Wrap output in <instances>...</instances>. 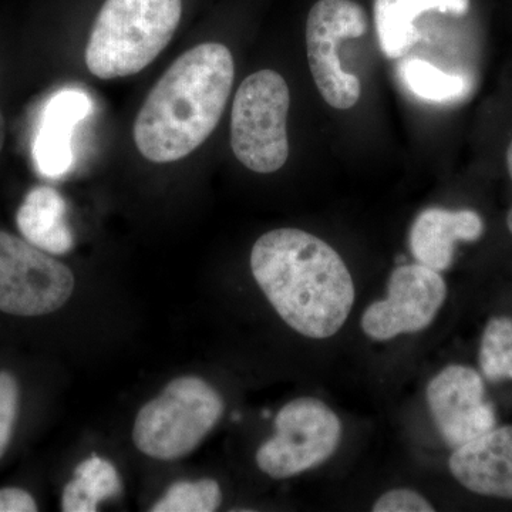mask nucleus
<instances>
[{"mask_svg":"<svg viewBox=\"0 0 512 512\" xmlns=\"http://www.w3.org/2000/svg\"><path fill=\"white\" fill-rule=\"evenodd\" d=\"M251 271L276 313L306 338L336 335L355 303V284L342 256L302 229L262 235L251 251Z\"/></svg>","mask_w":512,"mask_h":512,"instance_id":"obj_1","label":"nucleus"},{"mask_svg":"<svg viewBox=\"0 0 512 512\" xmlns=\"http://www.w3.org/2000/svg\"><path fill=\"white\" fill-rule=\"evenodd\" d=\"M235 63L221 43H201L178 57L148 93L134 123V143L151 163L183 160L207 141L227 106Z\"/></svg>","mask_w":512,"mask_h":512,"instance_id":"obj_2","label":"nucleus"},{"mask_svg":"<svg viewBox=\"0 0 512 512\" xmlns=\"http://www.w3.org/2000/svg\"><path fill=\"white\" fill-rule=\"evenodd\" d=\"M181 16L183 0H106L87 43V69L101 80L140 73L171 42Z\"/></svg>","mask_w":512,"mask_h":512,"instance_id":"obj_3","label":"nucleus"},{"mask_svg":"<svg viewBox=\"0 0 512 512\" xmlns=\"http://www.w3.org/2000/svg\"><path fill=\"white\" fill-rule=\"evenodd\" d=\"M224 410V399L210 383L197 376L177 377L141 407L134 421V444L156 460H180L197 450Z\"/></svg>","mask_w":512,"mask_h":512,"instance_id":"obj_4","label":"nucleus"},{"mask_svg":"<svg viewBox=\"0 0 512 512\" xmlns=\"http://www.w3.org/2000/svg\"><path fill=\"white\" fill-rule=\"evenodd\" d=\"M289 106L288 84L274 70L251 74L239 86L232 104L231 147L248 170L271 174L288 161Z\"/></svg>","mask_w":512,"mask_h":512,"instance_id":"obj_5","label":"nucleus"},{"mask_svg":"<svg viewBox=\"0 0 512 512\" xmlns=\"http://www.w3.org/2000/svg\"><path fill=\"white\" fill-rule=\"evenodd\" d=\"M342 437V423L318 399L302 397L285 404L275 417V434L256 451L266 476L285 480L325 463Z\"/></svg>","mask_w":512,"mask_h":512,"instance_id":"obj_6","label":"nucleus"},{"mask_svg":"<svg viewBox=\"0 0 512 512\" xmlns=\"http://www.w3.org/2000/svg\"><path fill=\"white\" fill-rule=\"evenodd\" d=\"M73 272L26 239L0 231V312L43 316L72 298Z\"/></svg>","mask_w":512,"mask_h":512,"instance_id":"obj_7","label":"nucleus"},{"mask_svg":"<svg viewBox=\"0 0 512 512\" xmlns=\"http://www.w3.org/2000/svg\"><path fill=\"white\" fill-rule=\"evenodd\" d=\"M369 28L366 10L353 0H318L306 20V53L313 80L333 109L349 110L362 94L356 74L342 67L343 40L362 37Z\"/></svg>","mask_w":512,"mask_h":512,"instance_id":"obj_8","label":"nucleus"},{"mask_svg":"<svg viewBox=\"0 0 512 512\" xmlns=\"http://www.w3.org/2000/svg\"><path fill=\"white\" fill-rule=\"evenodd\" d=\"M447 298V284L440 272L421 264L394 269L387 298L373 302L362 316L363 332L384 342L429 328Z\"/></svg>","mask_w":512,"mask_h":512,"instance_id":"obj_9","label":"nucleus"},{"mask_svg":"<svg viewBox=\"0 0 512 512\" xmlns=\"http://www.w3.org/2000/svg\"><path fill=\"white\" fill-rule=\"evenodd\" d=\"M426 396L431 417L450 447L464 446L497 424L493 404L485 400L483 377L473 367H444L431 379Z\"/></svg>","mask_w":512,"mask_h":512,"instance_id":"obj_10","label":"nucleus"},{"mask_svg":"<svg viewBox=\"0 0 512 512\" xmlns=\"http://www.w3.org/2000/svg\"><path fill=\"white\" fill-rule=\"evenodd\" d=\"M93 110L89 94L76 87L59 90L46 101L40 114L32 156L37 171L46 178H60L73 167V133Z\"/></svg>","mask_w":512,"mask_h":512,"instance_id":"obj_11","label":"nucleus"},{"mask_svg":"<svg viewBox=\"0 0 512 512\" xmlns=\"http://www.w3.org/2000/svg\"><path fill=\"white\" fill-rule=\"evenodd\" d=\"M448 466L467 490L512 500V426L494 427L454 448Z\"/></svg>","mask_w":512,"mask_h":512,"instance_id":"obj_12","label":"nucleus"},{"mask_svg":"<svg viewBox=\"0 0 512 512\" xmlns=\"http://www.w3.org/2000/svg\"><path fill=\"white\" fill-rule=\"evenodd\" d=\"M483 232V218L476 211L427 208L410 229V249L419 264L446 271L453 264L457 242L478 241Z\"/></svg>","mask_w":512,"mask_h":512,"instance_id":"obj_13","label":"nucleus"},{"mask_svg":"<svg viewBox=\"0 0 512 512\" xmlns=\"http://www.w3.org/2000/svg\"><path fill=\"white\" fill-rule=\"evenodd\" d=\"M471 0H375L373 12L380 49L389 59H402L420 39L416 20L427 12L464 18Z\"/></svg>","mask_w":512,"mask_h":512,"instance_id":"obj_14","label":"nucleus"},{"mask_svg":"<svg viewBox=\"0 0 512 512\" xmlns=\"http://www.w3.org/2000/svg\"><path fill=\"white\" fill-rule=\"evenodd\" d=\"M66 201L52 187H36L20 205L16 222L20 234L47 254L64 255L72 251L74 237L67 222Z\"/></svg>","mask_w":512,"mask_h":512,"instance_id":"obj_15","label":"nucleus"},{"mask_svg":"<svg viewBox=\"0 0 512 512\" xmlns=\"http://www.w3.org/2000/svg\"><path fill=\"white\" fill-rule=\"evenodd\" d=\"M123 491L119 471L106 458L93 456L80 463L62 495L64 512H96L99 505Z\"/></svg>","mask_w":512,"mask_h":512,"instance_id":"obj_16","label":"nucleus"},{"mask_svg":"<svg viewBox=\"0 0 512 512\" xmlns=\"http://www.w3.org/2000/svg\"><path fill=\"white\" fill-rule=\"evenodd\" d=\"M399 76L413 96L429 103H454L470 92V82L466 77L443 72L434 64L417 57L403 60Z\"/></svg>","mask_w":512,"mask_h":512,"instance_id":"obj_17","label":"nucleus"},{"mask_svg":"<svg viewBox=\"0 0 512 512\" xmlns=\"http://www.w3.org/2000/svg\"><path fill=\"white\" fill-rule=\"evenodd\" d=\"M222 503L220 484L211 478L178 481L151 507L153 512H212Z\"/></svg>","mask_w":512,"mask_h":512,"instance_id":"obj_18","label":"nucleus"},{"mask_svg":"<svg viewBox=\"0 0 512 512\" xmlns=\"http://www.w3.org/2000/svg\"><path fill=\"white\" fill-rule=\"evenodd\" d=\"M480 366L491 382L512 379V319L493 318L485 326Z\"/></svg>","mask_w":512,"mask_h":512,"instance_id":"obj_19","label":"nucleus"},{"mask_svg":"<svg viewBox=\"0 0 512 512\" xmlns=\"http://www.w3.org/2000/svg\"><path fill=\"white\" fill-rule=\"evenodd\" d=\"M19 384L9 372H0V458L8 450L19 413Z\"/></svg>","mask_w":512,"mask_h":512,"instance_id":"obj_20","label":"nucleus"},{"mask_svg":"<svg viewBox=\"0 0 512 512\" xmlns=\"http://www.w3.org/2000/svg\"><path fill=\"white\" fill-rule=\"evenodd\" d=\"M375 512H431L433 505L423 497L407 488H397L383 494L373 505Z\"/></svg>","mask_w":512,"mask_h":512,"instance_id":"obj_21","label":"nucleus"},{"mask_svg":"<svg viewBox=\"0 0 512 512\" xmlns=\"http://www.w3.org/2000/svg\"><path fill=\"white\" fill-rule=\"evenodd\" d=\"M35 498L22 488H2L0 490V512H35Z\"/></svg>","mask_w":512,"mask_h":512,"instance_id":"obj_22","label":"nucleus"},{"mask_svg":"<svg viewBox=\"0 0 512 512\" xmlns=\"http://www.w3.org/2000/svg\"><path fill=\"white\" fill-rule=\"evenodd\" d=\"M6 138V124L5 119H3L2 111H0V151H2L3 144H5Z\"/></svg>","mask_w":512,"mask_h":512,"instance_id":"obj_23","label":"nucleus"},{"mask_svg":"<svg viewBox=\"0 0 512 512\" xmlns=\"http://www.w3.org/2000/svg\"><path fill=\"white\" fill-rule=\"evenodd\" d=\"M507 167H508V173H510V177L512 180V141L510 143V147H508V150H507Z\"/></svg>","mask_w":512,"mask_h":512,"instance_id":"obj_24","label":"nucleus"},{"mask_svg":"<svg viewBox=\"0 0 512 512\" xmlns=\"http://www.w3.org/2000/svg\"><path fill=\"white\" fill-rule=\"evenodd\" d=\"M507 225H508V229H510V232L512 234V208H511L510 212H508Z\"/></svg>","mask_w":512,"mask_h":512,"instance_id":"obj_25","label":"nucleus"}]
</instances>
